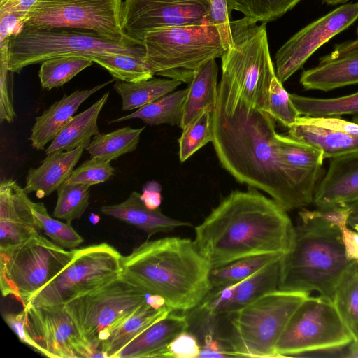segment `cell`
<instances>
[{
    "label": "cell",
    "mask_w": 358,
    "mask_h": 358,
    "mask_svg": "<svg viewBox=\"0 0 358 358\" xmlns=\"http://www.w3.org/2000/svg\"><path fill=\"white\" fill-rule=\"evenodd\" d=\"M358 19V1L341 6L306 25L277 51L275 75L283 84L322 45Z\"/></svg>",
    "instance_id": "15"
},
{
    "label": "cell",
    "mask_w": 358,
    "mask_h": 358,
    "mask_svg": "<svg viewBox=\"0 0 358 358\" xmlns=\"http://www.w3.org/2000/svg\"><path fill=\"white\" fill-rule=\"evenodd\" d=\"M209 13L210 0H124L122 31L143 44L145 34L154 29L200 24Z\"/></svg>",
    "instance_id": "14"
},
{
    "label": "cell",
    "mask_w": 358,
    "mask_h": 358,
    "mask_svg": "<svg viewBox=\"0 0 358 358\" xmlns=\"http://www.w3.org/2000/svg\"><path fill=\"white\" fill-rule=\"evenodd\" d=\"M9 41L0 44V120L10 123L16 113L13 106V72L8 69Z\"/></svg>",
    "instance_id": "43"
},
{
    "label": "cell",
    "mask_w": 358,
    "mask_h": 358,
    "mask_svg": "<svg viewBox=\"0 0 358 358\" xmlns=\"http://www.w3.org/2000/svg\"><path fill=\"white\" fill-rule=\"evenodd\" d=\"M300 83L305 90L330 91L358 83V38L334 45L318 64L304 70Z\"/></svg>",
    "instance_id": "19"
},
{
    "label": "cell",
    "mask_w": 358,
    "mask_h": 358,
    "mask_svg": "<svg viewBox=\"0 0 358 358\" xmlns=\"http://www.w3.org/2000/svg\"><path fill=\"white\" fill-rule=\"evenodd\" d=\"M232 41L222 59L216 108L226 110L237 102L267 113L268 90L276 76L271 57L266 23L243 17L231 21Z\"/></svg>",
    "instance_id": "5"
},
{
    "label": "cell",
    "mask_w": 358,
    "mask_h": 358,
    "mask_svg": "<svg viewBox=\"0 0 358 358\" xmlns=\"http://www.w3.org/2000/svg\"><path fill=\"white\" fill-rule=\"evenodd\" d=\"M23 309L27 330L42 355L50 358L96 357L81 338L64 305L28 303Z\"/></svg>",
    "instance_id": "16"
},
{
    "label": "cell",
    "mask_w": 358,
    "mask_h": 358,
    "mask_svg": "<svg viewBox=\"0 0 358 358\" xmlns=\"http://www.w3.org/2000/svg\"><path fill=\"white\" fill-rule=\"evenodd\" d=\"M355 337L332 300L308 296L294 311L275 346L277 357L348 346Z\"/></svg>",
    "instance_id": "11"
},
{
    "label": "cell",
    "mask_w": 358,
    "mask_h": 358,
    "mask_svg": "<svg viewBox=\"0 0 358 358\" xmlns=\"http://www.w3.org/2000/svg\"><path fill=\"white\" fill-rule=\"evenodd\" d=\"M282 256L280 254H269L247 257L211 269V287L216 288L238 283Z\"/></svg>",
    "instance_id": "37"
},
{
    "label": "cell",
    "mask_w": 358,
    "mask_h": 358,
    "mask_svg": "<svg viewBox=\"0 0 358 358\" xmlns=\"http://www.w3.org/2000/svg\"><path fill=\"white\" fill-rule=\"evenodd\" d=\"M350 208L348 206L313 210L301 208L299 217H318L338 227L341 231L348 227Z\"/></svg>",
    "instance_id": "47"
},
{
    "label": "cell",
    "mask_w": 358,
    "mask_h": 358,
    "mask_svg": "<svg viewBox=\"0 0 358 358\" xmlns=\"http://www.w3.org/2000/svg\"><path fill=\"white\" fill-rule=\"evenodd\" d=\"M96 219L99 220V217L96 215L92 214L90 217L91 222L94 224H96L98 222V220H96Z\"/></svg>",
    "instance_id": "57"
},
{
    "label": "cell",
    "mask_w": 358,
    "mask_h": 358,
    "mask_svg": "<svg viewBox=\"0 0 358 358\" xmlns=\"http://www.w3.org/2000/svg\"><path fill=\"white\" fill-rule=\"evenodd\" d=\"M267 113L287 128L295 124L301 116L291 100L290 94L285 90L276 76L269 87Z\"/></svg>",
    "instance_id": "42"
},
{
    "label": "cell",
    "mask_w": 358,
    "mask_h": 358,
    "mask_svg": "<svg viewBox=\"0 0 358 358\" xmlns=\"http://www.w3.org/2000/svg\"><path fill=\"white\" fill-rule=\"evenodd\" d=\"M189 327L187 315L171 312L133 339L114 358L163 357L170 342Z\"/></svg>",
    "instance_id": "23"
},
{
    "label": "cell",
    "mask_w": 358,
    "mask_h": 358,
    "mask_svg": "<svg viewBox=\"0 0 358 358\" xmlns=\"http://www.w3.org/2000/svg\"><path fill=\"white\" fill-rule=\"evenodd\" d=\"M355 341H358V336H357V338L355 339Z\"/></svg>",
    "instance_id": "60"
},
{
    "label": "cell",
    "mask_w": 358,
    "mask_h": 358,
    "mask_svg": "<svg viewBox=\"0 0 358 358\" xmlns=\"http://www.w3.org/2000/svg\"><path fill=\"white\" fill-rule=\"evenodd\" d=\"M115 80L113 78L91 89L76 90L54 102L35 119L29 138L32 148L38 150H44L45 145L56 137L86 99Z\"/></svg>",
    "instance_id": "22"
},
{
    "label": "cell",
    "mask_w": 358,
    "mask_h": 358,
    "mask_svg": "<svg viewBox=\"0 0 358 358\" xmlns=\"http://www.w3.org/2000/svg\"><path fill=\"white\" fill-rule=\"evenodd\" d=\"M309 295L278 289L217 317L226 320L227 330L213 331L232 357H277L275 350L281 334Z\"/></svg>",
    "instance_id": "6"
},
{
    "label": "cell",
    "mask_w": 358,
    "mask_h": 358,
    "mask_svg": "<svg viewBox=\"0 0 358 358\" xmlns=\"http://www.w3.org/2000/svg\"><path fill=\"white\" fill-rule=\"evenodd\" d=\"M357 36H358V29H357Z\"/></svg>",
    "instance_id": "61"
},
{
    "label": "cell",
    "mask_w": 358,
    "mask_h": 358,
    "mask_svg": "<svg viewBox=\"0 0 358 358\" xmlns=\"http://www.w3.org/2000/svg\"><path fill=\"white\" fill-rule=\"evenodd\" d=\"M275 147L281 159L294 172L303 193L313 203L322 174L323 152L288 135L278 133Z\"/></svg>",
    "instance_id": "21"
},
{
    "label": "cell",
    "mask_w": 358,
    "mask_h": 358,
    "mask_svg": "<svg viewBox=\"0 0 358 358\" xmlns=\"http://www.w3.org/2000/svg\"><path fill=\"white\" fill-rule=\"evenodd\" d=\"M346 357L358 358V341H354L348 345L345 355Z\"/></svg>",
    "instance_id": "55"
},
{
    "label": "cell",
    "mask_w": 358,
    "mask_h": 358,
    "mask_svg": "<svg viewBox=\"0 0 358 358\" xmlns=\"http://www.w3.org/2000/svg\"><path fill=\"white\" fill-rule=\"evenodd\" d=\"M292 244L280 259L278 289L333 301L341 278L355 261L347 259L341 230L318 217H299Z\"/></svg>",
    "instance_id": "4"
},
{
    "label": "cell",
    "mask_w": 358,
    "mask_h": 358,
    "mask_svg": "<svg viewBox=\"0 0 358 358\" xmlns=\"http://www.w3.org/2000/svg\"><path fill=\"white\" fill-rule=\"evenodd\" d=\"M237 0H210L209 20L216 26L227 50L231 44L230 13Z\"/></svg>",
    "instance_id": "45"
},
{
    "label": "cell",
    "mask_w": 358,
    "mask_h": 358,
    "mask_svg": "<svg viewBox=\"0 0 358 358\" xmlns=\"http://www.w3.org/2000/svg\"><path fill=\"white\" fill-rule=\"evenodd\" d=\"M145 127L133 129L125 127L109 133L94 136L85 148L90 157L111 162L135 150Z\"/></svg>",
    "instance_id": "32"
},
{
    "label": "cell",
    "mask_w": 358,
    "mask_h": 358,
    "mask_svg": "<svg viewBox=\"0 0 358 358\" xmlns=\"http://www.w3.org/2000/svg\"><path fill=\"white\" fill-rule=\"evenodd\" d=\"M110 92L105 93L90 107L74 115L61 129L45 150V155L56 151L72 150L82 144L87 146L92 136L99 134L97 120Z\"/></svg>",
    "instance_id": "28"
},
{
    "label": "cell",
    "mask_w": 358,
    "mask_h": 358,
    "mask_svg": "<svg viewBox=\"0 0 358 358\" xmlns=\"http://www.w3.org/2000/svg\"><path fill=\"white\" fill-rule=\"evenodd\" d=\"M194 232L196 247L213 269L247 257L285 254L294 227L278 202L249 187L229 193Z\"/></svg>",
    "instance_id": "2"
},
{
    "label": "cell",
    "mask_w": 358,
    "mask_h": 358,
    "mask_svg": "<svg viewBox=\"0 0 358 358\" xmlns=\"http://www.w3.org/2000/svg\"><path fill=\"white\" fill-rule=\"evenodd\" d=\"M122 54L145 58L144 44L114 42L96 33L68 28H23L9 41L8 69L20 73L24 67L53 57Z\"/></svg>",
    "instance_id": "8"
},
{
    "label": "cell",
    "mask_w": 358,
    "mask_h": 358,
    "mask_svg": "<svg viewBox=\"0 0 358 358\" xmlns=\"http://www.w3.org/2000/svg\"><path fill=\"white\" fill-rule=\"evenodd\" d=\"M182 130L178 139L179 158L188 159L196 151L213 140V112L203 110Z\"/></svg>",
    "instance_id": "40"
},
{
    "label": "cell",
    "mask_w": 358,
    "mask_h": 358,
    "mask_svg": "<svg viewBox=\"0 0 358 358\" xmlns=\"http://www.w3.org/2000/svg\"><path fill=\"white\" fill-rule=\"evenodd\" d=\"M90 59L106 69L115 80L137 83L152 78L143 57L122 54H101Z\"/></svg>",
    "instance_id": "36"
},
{
    "label": "cell",
    "mask_w": 358,
    "mask_h": 358,
    "mask_svg": "<svg viewBox=\"0 0 358 358\" xmlns=\"http://www.w3.org/2000/svg\"><path fill=\"white\" fill-rule=\"evenodd\" d=\"M122 257L120 252L107 243L75 248L71 262L28 303L64 305L103 286L122 274Z\"/></svg>",
    "instance_id": "12"
},
{
    "label": "cell",
    "mask_w": 358,
    "mask_h": 358,
    "mask_svg": "<svg viewBox=\"0 0 358 358\" xmlns=\"http://www.w3.org/2000/svg\"><path fill=\"white\" fill-rule=\"evenodd\" d=\"M281 257L268 263L237 283L226 314L235 311L260 296L278 289Z\"/></svg>",
    "instance_id": "31"
},
{
    "label": "cell",
    "mask_w": 358,
    "mask_h": 358,
    "mask_svg": "<svg viewBox=\"0 0 358 358\" xmlns=\"http://www.w3.org/2000/svg\"><path fill=\"white\" fill-rule=\"evenodd\" d=\"M101 212L134 225L150 238L157 233H169L180 227H191L189 222L178 220L164 215L159 208H148L141 199V194L132 192L124 201L102 206Z\"/></svg>",
    "instance_id": "25"
},
{
    "label": "cell",
    "mask_w": 358,
    "mask_h": 358,
    "mask_svg": "<svg viewBox=\"0 0 358 358\" xmlns=\"http://www.w3.org/2000/svg\"><path fill=\"white\" fill-rule=\"evenodd\" d=\"M288 136L320 150L324 159L358 152V124L340 117L301 115Z\"/></svg>",
    "instance_id": "17"
},
{
    "label": "cell",
    "mask_w": 358,
    "mask_h": 358,
    "mask_svg": "<svg viewBox=\"0 0 358 358\" xmlns=\"http://www.w3.org/2000/svg\"><path fill=\"white\" fill-rule=\"evenodd\" d=\"M0 1H1V0H0Z\"/></svg>",
    "instance_id": "62"
},
{
    "label": "cell",
    "mask_w": 358,
    "mask_h": 358,
    "mask_svg": "<svg viewBox=\"0 0 358 358\" xmlns=\"http://www.w3.org/2000/svg\"><path fill=\"white\" fill-rule=\"evenodd\" d=\"M170 313L162 297L150 294L148 301L115 327L101 343L104 357L114 358L133 339Z\"/></svg>",
    "instance_id": "26"
},
{
    "label": "cell",
    "mask_w": 358,
    "mask_h": 358,
    "mask_svg": "<svg viewBox=\"0 0 358 358\" xmlns=\"http://www.w3.org/2000/svg\"><path fill=\"white\" fill-rule=\"evenodd\" d=\"M301 0H237L234 10L255 22L267 23L282 17Z\"/></svg>",
    "instance_id": "41"
},
{
    "label": "cell",
    "mask_w": 358,
    "mask_h": 358,
    "mask_svg": "<svg viewBox=\"0 0 358 358\" xmlns=\"http://www.w3.org/2000/svg\"><path fill=\"white\" fill-rule=\"evenodd\" d=\"M333 302L355 341L358 336V262L355 261L341 278Z\"/></svg>",
    "instance_id": "35"
},
{
    "label": "cell",
    "mask_w": 358,
    "mask_h": 358,
    "mask_svg": "<svg viewBox=\"0 0 358 358\" xmlns=\"http://www.w3.org/2000/svg\"><path fill=\"white\" fill-rule=\"evenodd\" d=\"M111 162L93 157L73 169L66 182L90 186L105 182L114 175Z\"/></svg>",
    "instance_id": "44"
},
{
    "label": "cell",
    "mask_w": 358,
    "mask_h": 358,
    "mask_svg": "<svg viewBox=\"0 0 358 358\" xmlns=\"http://www.w3.org/2000/svg\"><path fill=\"white\" fill-rule=\"evenodd\" d=\"M24 19L16 13L0 15V44L23 29Z\"/></svg>",
    "instance_id": "50"
},
{
    "label": "cell",
    "mask_w": 358,
    "mask_h": 358,
    "mask_svg": "<svg viewBox=\"0 0 358 358\" xmlns=\"http://www.w3.org/2000/svg\"><path fill=\"white\" fill-rule=\"evenodd\" d=\"M32 210L40 231H42L58 245L72 250L84 242V238L74 229L71 222L52 218L43 203L32 201Z\"/></svg>",
    "instance_id": "39"
},
{
    "label": "cell",
    "mask_w": 358,
    "mask_h": 358,
    "mask_svg": "<svg viewBox=\"0 0 358 358\" xmlns=\"http://www.w3.org/2000/svg\"><path fill=\"white\" fill-rule=\"evenodd\" d=\"M40 0H1L0 15L16 13L24 20L29 10Z\"/></svg>",
    "instance_id": "52"
},
{
    "label": "cell",
    "mask_w": 358,
    "mask_h": 358,
    "mask_svg": "<svg viewBox=\"0 0 358 358\" xmlns=\"http://www.w3.org/2000/svg\"><path fill=\"white\" fill-rule=\"evenodd\" d=\"M182 82L170 78H150L137 83L117 80L113 87L122 99V110H137L173 92Z\"/></svg>",
    "instance_id": "29"
},
{
    "label": "cell",
    "mask_w": 358,
    "mask_h": 358,
    "mask_svg": "<svg viewBox=\"0 0 358 358\" xmlns=\"http://www.w3.org/2000/svg\"><path fill=\"white\" fill-rule=\"evenodd\" d=\"M187 93V87L172 92L132 113L111 120L110 123L138 119L151 126L162 124L179 126Z\"/></svg>",
    "instance_id": "30"
},
{
    "label": "cell",
    "mask_w": 358,
    "mask_h": 358,
    "mask_svg": "<svg viewBox=\"0 0 358 358\" xmlns=\"http://www.w3.org/2000/svg\"><path fill=\"white\" fill-rule=\"evenodd\" d=\"M218 66L215 59L201 65L187 87L179 127L183 129L203 110L214 111L217 99Z\"/></svg>",
    "instance_id": "27"
},
{
    "label": "cell",
    "mask_w": 358,
    "mask_h": 358,
    "mask_svg": "<svg viewBox=\"0 0 358 358\" xmlns=\"http://www.w3.org/2000/svg\"><path fill=\"white\" fill-rule=\"evenodd\" d=\"M4 321L15 332L20 341L41 354L39 346L31 337L26 324V315L24 309L17 313H6L3 315Z\"/></svg>",
    "instance_id": "48"
},
{
    "label": "cell",
    "mask_w": 358,
    "mask_h": 358,
    "mask_svg": "<svg viewBox=\"0 0 358 358\" xmlns=\"http://www.w3.org/2000/svg\"><path fill=\"white\" fill-rule=\"evenodd\" d=\"M122 0H40L27 13L23 28L90 31L114 42L140 44L121 27Z\"/></svg>",
    "instance_id": "13"
},
{
    "label": "cell",
    "mask_w": 358,
    "mask_h": 358,
    "mask_svg": "<svg viewBox=\"0 0 358 358\" xmlns=\"http://www.w3.org/2000/svg\"><path fill=\"white\" fill-rule=\"evenodd\" d=\"M352 122L358 124V115H354L352 117Z\"/></svg>",
    "instance_id": "58"
},
{
    "label": "cell",
    "mask_w": 358,
    "mask_h": 358,
    "mask_svg": "<svg viewBox=\"0 0 358 358\" xmlns=\"http://www.w3.org/2000/svg\"><path fill=\"white\" fill-rule=\"evenodd\" d=\"M90 187L66 181L62 183L57 189V199L53 217L68 222L80 219L90 204Z\"/></svg>",
    "instance_id": "38"
},
{
    "label": "cell",
    "mask_w": 358,
    "mask_h": 358,
    "mask_svg": "<svg viewBox=\"0 0 358 358\" xmlns=\"http://www.w3.org/2000/svg\"><path fill=\"white\" fill-rule=\"evenodd\" d=\"M212 143L222 166L238 182L268 194L287 211L312 202L275 147V120L241 102L213 112Z\"/></svg>",
    "instance_id": "1"
},
{
    "label": "cell",
    "mask_w": 358,
    "mask_h": 358,
    "mask_svg": "<svg viewBox=\"0 0 358 358\" xmlns=\"http://www.w3.org/2000/svg\"><path fill=\"white\" fill-rule=\"evenodd\" d=\"M199 357H232L222 347L210 328L203 335Z\"/></svg>",
    "instance_id": "49"
},
{
    "label": "cell",
    "mask_w": 358,
    "mask_h": 358,
    "mask_svg": "<svg viewBox=\"0 0 358 358\" xmlns=\"http://www.w3.org/2000/svg\"><path fill=\"white\" fill-rule=\"evenodd\" d=\"M143 44L144 62L154 76L187 83L201 65L226 51L208 17L200 24L154 29L145 34Z\"/></svg>",
    "instance_id": "7"
},
{
    "label": "cell",
    "mask_w": 358,
    "mask_h": 358,
    "mask_svg": "<svg viewBox=\"0 0 358 358\" xmlns=\"http://www.w3.org/2000/svg\"><path fill=\"white\" fill-rule=\"evenodd\" d=\"M290 98L301 115L309 117H341L358 115V92L350 95L317 99L290 94Z\"/></svg>",
    "instance_id": "33"
},
{
    "label": "cell",
    "mask_w": 358,
    "mask_h": 358,
    "mask_svg": "<svg viewBox=\"0 0 358 358\" xmlns=\"http://www.w3.org/2000/svg\"><path fill=\"white\" fill-rule=\"evenodd\" d=\"M74 249H65L38 234L19 245L0 252V288L24 307L71 262Z\"/></svg>",
    "instance_id": "10"
},
{
    "label": "cell",
    "mask_w": 358,
    "mask_h": 358,
    "mask_svg": "<svg viewBox=\"0 0 358 358\" xmlns=\"http://www.w3.org/2000/svg\"><path fill=\"white\" fill-rule=\"evenodd\" d=\"M122 268L124 277L162 297L171 312L192 311L212 289L211 268L189 238L147 240L122 256Z\"/></svg>",
    "instance_id": "3"
},
{
    "label": "cell",
    "mask_w": 358,
    "mask_h": 358,
    "mask_svg": "<svg viewBox=\"0 0 358 358\" xmlns=\"http://www.w3.org/2000/svg\"><path fill=\"white\" fill-rule=\"evenodd\" d=\"M162 186L155 181H148L143 187L141 199L151 210L158 209L162 203Z\"/></svg>",
    "instance_id": "51"
},
{
    "label": "cell",
    "mask_w": 358,
    "mask_h": 358,
    "mask_svg": "<svg viewBox=\"0 0 358 358\" xmlns=\"http://www.w3.org/2000/svg\"><path fill=\"white\" fill-rule=\"evenodd\" d=\"M201 352V343L189 330L178 334L168 345L163 357L196 358Z\"/></svg>",
    "instance_id": "46"
},
{
    "label": "cell",
    "mask_w": 358,
    "mask_h": 358,
    "mask_svg": "<svg viewBox=\"0 0 358 358\" xmlns=\"http://www.w3.org/2000/svg\"><path fill=\"white\" fill-rule=\"evenodd\" d=\"M348 206L350 208L348 226L351 227L354 224H358V199L349 203Z\"/></svg>",
    "instance_id": "54"
},
{
    "label": "cell",
    "mask_w": 358,
    "mask_h": 358,
    "mask_svg": "<svg viewBox=\"0 0 358 358\" xmlns=\"http://www.w3.org/2000/svg\"><path fill=\"white\" fill-rule=\"evenodd\" d=\"M86 147L82 144L72 150L47 155L38 167L28 171L24 191L27 194L35 192L39 199L56 191L71 175Z\"/></svg>",
    "instance_id": "24"
},
{
    "label": "cell",
    "mask_w": 358,
    "mask_h": 358,
    "mask_svg": "<svg viewBox=\"0 0 358 358\" xmlns=\"http://www.w3.org/2000/svg\"><path fill=\"white\" fill-rule=\"evenodd\" d=\"M150 294L122 274L64 305L85 343L96 357L110 331L149 299Z\"/></svg>",
    "instance_id": "9"
},
{
    "label": "cell",
    "mask_w": 358,
    "mask_h": 358,
    "mask_svg": "<svg viewBox=\"0 0 358 358\" xmlns=\"http://www.w3.org/2000/svg\"><path fill=\"white\" fill-rule=\"evenodd\" d=\"M349 0H322V1L328 5H337L345 3Z\"/></svg>",
    "instance_id": "56"
},
{
    "label": "cell",
    "mask_w": 358,
    "mask_h": 358,
    "mask_svg": "<svg viewBox=\"0 0 358 358\" xmlns=\"http://www.w3.org/2000/svg\"><path fill=\"white\" fill-rule=\"evenodd\" d=\"M353 229L356 230L358 231V224H354L353 226L351 227Z\"/></svg>",
    "instance_id": "59"
},
{
    "label": "cell",
    "mask_w": 358,
    "mask_h": 358,
    "mask_svg": "<svg viewBox=\"0 0 358 358\" xmlns=\"http://www.w3.org/2000/svg\"><path fill=\"white\" fill-rule=\"evenodd\" d=\"M40 233L32 201L15 180L0 183V252L7 251Z\"/></svg>",
    "instance_id": "18"
},
{
    "label": "cell",
    "mask_w": 358,
    "mask_h": 358,
    "mask_svg": "<svg viewBox=\"0 0 358 358\" xmlns=\"http://www.w3.org/2000/svg\"><path fill=\"white\" fill-rule=\"evenodd\" d=\"M341 231L347 259L358 262V231L348 227Z\"/></svg>",
    "instance_id": "53"
},
{
    "label": "cell",
    "mask_w": 358,
    "mask_h": 358,
    "mask_svg": "<svg viewBox=\"0 0 358 358\" xmlns=\"http://www.w3.org/2000/svg\"><path fill=\"white\" fill-rule=\"evenodd\" d=\"M358 199V152L331 159L313 203L317 209L346 207Z\"/></svg>",
    "instance_id": "20"
},
{
    "label": "cell",
    "mask_w": 358,
    "mask_h": 358,
    "mask_svg": "<svg viewBox=\"0 0 358 358\" xmlns=\"http://www.w3.org/2000/svg\"><path fill=\"white\" fill-rule=\"evenodd\" d=\"M93 62L89 57L80 55L48 59L41 63L38 71L41 87L48 90L62 87Z\"/></svg>",
    "instance_id": "34"
}]
</instances>
